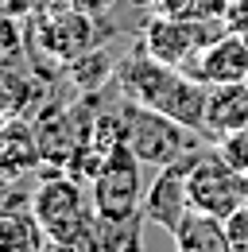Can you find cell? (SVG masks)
I'll list each match as a JSON object with an SVG mask.
<instances>
[{
    "label": "cell",
    "mask_w": 248,
    "mask_h": 252,
    "mask_svg": "<svg viewBox=\"0 0 248 252\" xmlns=\"http://www.w3.org/2000/svg\"><path fill=\"white\" fill-rule=\"evenodd\" d=\"M31 210L47 233L51 249L70 252H97V210L82 179L51 175L31 194Z\"/></svg>",
    "instance_id": "obj_1"
},
{
    "label": "cell",
    "mask_w": 248,
    "mask_h": 252,
    "mask_svg": "<svg viewBox=\"0 0 248 252\" xmlns=\"http://www.w3.org/2000/svg\"><path fill=\"white\" fill-rule=\"evenodd\" d=\"M121 117H124V144L144 163H152V167H167V163H175L186 152H194V148L206 144L198 132L179 125L175 117L159 113L152 105L128 101V97H124V105H121Z\"/></svg>",
    "instance_id": "obj_2"
},
{
    "label": "cell",
    "mask_w": 248,
    "mask_h": 252,
    "mask_svg": "<svg viewBox=\"0 0 248 252\" xmlns=\"http://www.w3.org/2000/svg\"><path fill=\"white\" fill-rule=\"evenodd\" d=\"M140 163L144 159L136 156L128 144L113 148L101 171L93 175L90 183V198L97 218H132V214H144V179H140Z\"/></svg>",
    "instance_id": "obj_3"
},
{
    "label": "cell",
    "mask_w": 248,
    "mask_h": 252,
    "mask_svg": "<svg viewBox=\"0 0 248 252\" xmlns=\"http://www.w3.org/2000/svg\"><path fill=\"white\" fill-rule=\"evenodd\" d=\"M245 202H248V175L229 167L210 144L202 152V159L194 163V171H190V206L206 210V214H217V218H229Z\"/></svg>",
    "instance_id": "obj_4"
},
{
    "label": "cell",
    "mask_w": 248,
    "mask_h": 252,
    "mask_svg": "<svg viewBox=\"0 0 248 252\" xmlns=\"http://www.w3.org/2000/svg\"><path fill=\"white\" fill-rule=\"evenodd\" d=\"M210 144H202V148H194V152H186L183 159H175V163H167V167H159V175H155V183L148 187L144 194V218L159 225V229H167V237L175 233V225L186 218V210H190V171H194V163L202 159Z\"/></svg>",
    "instance_id": "obj_5"
},
{
    "label": "cell",
    "mask_w": 248,
    "mask_h": 252,
    "mask_svg": "<svg viewBox=\"0 0 248 252\" xmlns=\"http://www.w3.org/2000/svg\"><path fill=\"white\" fill-rule=\"evenodd\" d=\"M31 32H35L39 47L47 51L51 63L66 66L70 59H78V55H86L90 47H97V16L82 12V8H66L59 16L35 20Z\"/></svg>",
    "instance_id": "obj_6"
},
{
    "label": "cell",
    "mask_w": 248,
    "mask_h": 252,
    "mask_svg": "<svg viewBox=\"0 0 248 252\" xmlns=\"http://www.w3.org/2000/svg\"><path fill=\"white\" fill-rule=\"evenodd\" d=\"M186 74H194L206 86H225V82H248V39H241L237 32L217 35L214 43H206L190 63L183 66Z\"/></svg>",
    "instance_id": "obj_7"
},
{
    "label": "cell",
    "mask_w": 248,
    "mask_h": 252,
    "mask_svg": "<svg viewBox=\"0 0 248 252\" xmlns=\"http://www.w3.org/2000/svg\"><path fill=\"white\" fill-rule=\"evenodd\" d=\"M248 128V82H225L210 86L206 97V121H202V140L217 144L229 132Z\"/></svg>",
    "instance_id": "obj_8"
},
{
    "label": "cell",
    "mask_w": 248,
    "mask_h": 252,
    "mask_svg": "<svg viewBox=\"0 0 248 252\" xmlns=\"http://www.w3.org/2000/svg\"><path fill=\"white\" fill-rule=\"evenodd\" d=\"M39 163H43V152H39L35 125H28L24 117L0 121V179L4 183H16L28 171H35Z\"/></svg>",
    "instance_id": "obj_9"
},
{
    "label": "cell",
    "mask_w": 248,
    "mask_h": 252,
    "mask_svg": "<svg viewBox=\"0 0 248 252\" xmlns=\"http://www.w3.org/2000/svg\"><path fill=\"white\" fill-rule=\"evenodd\" d=\"M171 245L179 252H233L229 245V229H225V218L217 214H206V210H186V218L175 225L171 233Z\"/></svg>",
    "instance_id": "obj_10"
},
{
    "label": "cell",
    "mask_w": 248,
    "mask_h": 252,
    "mask_svg": "<svg viewBox=\"0 0 248 252\" xmlns=\"http://www.w3.org/2000/svg\"><path fill=\"white\" fill-rule=\"evenodd\" d=\"M47 249V233L35 218V210L28 206H4L0 210V252H39Z\"/></svg>",
    "instance_id": "obj_11"
},
{
    "label": "cell",
    "mask_w": 248,
    "mask_h": 252,
    "mask_svg": "<svg viewBox=\"0 0 248 252\" xmlns=\"http://www.w3.org/2000/svg\"><path fill=\"white\" fill-rule=\"evenodd\" d=\"M66 78H70V86L78 90V94H97L109 78H117V66L113 59L101 51V47H90L86 55H78V59H70L66 63Z\"/></svg>",
    "instance_id": "obj_12"
},
{
    "label": "cell",
    "mask_w": 248,
    "mask_h": 252,
    "mask_svg": "<svg viewBox=\"0 0 248 252\" xmlns=\"http://www.w3.org/2000/svg\"><path fill=\"white\" fill-rule=\"evenodd\" d=\"M144 214L132 218H97V252H136L144 245Z\"/></svg>",
    "instance_id": "obj_13"
},
{
    "label": "cell",
    "mask_w": 248,
    "mask_h": 252,
    "mask_svg": "<svg viewBox=\"0 0 248 252\" xmlns=\"http://www.w3.org/2000/svg\"><path fill=\"white\" fill-rule=\"evenodd\" d=\"M31 90H35L31 78H24V74H16L0 63V121L24 117V109L31 105Z\"/></svg>",
    "instance_id": "obj_14"
},
{
    "label": "cell",
    "mask_w": 248,
    "mask_h": 252,
    "mask_svg": "<svg viewBox=\"0 0 248 252\" xmlns=\"http://www.w3.org/2000/svg\"><path fill=\"white\" fill-rule=\"evenodd\" d=\"M214 152L225 159L229 167H237V171H245V175H248V128H241V132H229L225 140H217Z\"/></svg>",
    "instance_id": "obj_15"
},
{
    "label": "cell",
    "mask_w": 248,
    "mask_h": 252,
    "mask_svg": "<svg viewBox=\"0 0 248 252\" xmlns=\"http://www.w3.org/2000/svg\"><path fill=\"white\" fill-rule=\"evenodd\" d=\"M225 229H229V245H233V252H248V202L225 218Z\"/></svg>",
    "instance_id": "obj_16"
},
{
    "label": "cell",
    "mask_w": 248,
    "mask_h": 252,
    "mask_svg": "<svg viewBox=\"0 0 248 252\" xmlns=\"http://www.w3.org/2000/svg\"><path fill=\"white\" fill-rule=\"evenodd\" d=\"M20 43H24V35H20V24H16L8 12H0V63H8V59L20 51Z\"/></svg>",
    "instance_id": "obj_17"
},
{
    "label": "cell",
    "mask_w": 248,
    "mask_h": 252,
    "mask_svg": "<svg viewBox=\"0 0 248 252\" xmlns=\"http://www.w3.org/2000/svg\"><path fill=\"white\" fill-rule=\"evenodd\" d=\"M225 28L237 32L241 39H248V0H229V8H225Z\"/></svg>",
    "instance_id": "obj_18"
},
{
    "label": "cell",
    "mask_w": 248,
    "mask_h": 252,
    "mask_svg": "<svg viewBox=\"0 0 248 252\" xmlns=\"http://www.w3.org/2000/svg\"><path fill=\"white\" fill-rule=\"evenodd\" d=\"M113 4H117V0H74V8L90 12V16H97V20H101V16H105V12L113 8Z\"/></svg>",
    "instance_id": "obj_19"
}]
</instances>
